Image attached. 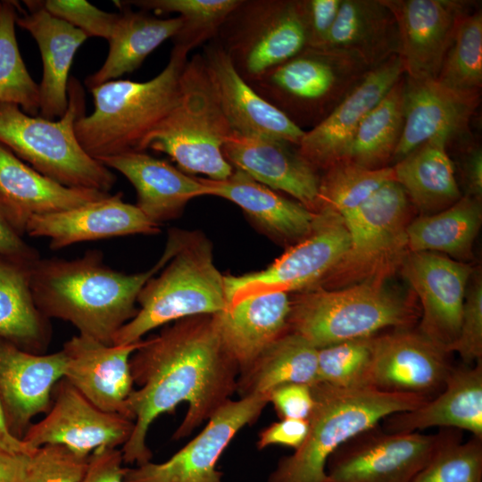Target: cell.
Returning <instances> with one entry per match:
<instances>
[{
  "instance_id": "cell-1",
  "label": "cell",
  "mask_w": 482,
  "mask_h": 482,
  "mask_svg": "<svg viewBox=\"0 0 482 482\" xmlns=\"http://www.w3.org/2000/svg\"><path fill=\"white\" fill-rule=\"evenodd\" d=\"M134 388L127 412L134 421L121 446L124 464L152 459L147 436L153 422L181 403L187 410L172 435L179 440L215 414L237 392L239 369L224 349L212 314L184 318L164 327L132 353Z\"/></svg>"
},
{
  "instance_id": "cell-2",
  "label": "cell",
  "mask_w": 482,
  "mask_h": 482,
  "mask_svg": "<svg viewBox=\"0 0 482 482\" xmlns=\"http://www.w3.org/2000/svg\"><path fill=\"white\" fill-rule=\"evenodd\" d=\"M181 234L179 229L170 230L159 261L133 274L107 266L98 250L73 260L39 257L30 275L36 305L47 319L68 321L79 334L112 345L116 333L136 315L143 287L177 252Z\"/></svg>"
},
{
  "instance_id": "cell-3",
  "label": "cell",
  "mask_w": 482,
  "mask_h": 482,
  "mask_svg": "<svg viewBox=\"0 0 482 482\" xmlns=\"http://www.w3.org/2000/svg\"><path fill=\"white\" fill-rule=\"evenodd\" d=\"M314 404L303 444L282 457L267 482H327L328 458L344 444L386 417L417 408L428 396L389 392L370 386H311Z\"/></svg>"
},
{
  "instance_id": "cell-4",
  "label": "cell",
  "mask_w": 482,
  "mask_h": 482,
  "mask_svg": "<svg viewBox=\"0 0 482 482\" xmlns=\"http://www.w3.org/2000/svg\"><path fill=\"white\" fill-rule=\"evenodd\" d=\"M188 52L173 46L164 69L143 81L114 79L90 88L94 110L75 123V134L93 158L142 152L146 137L178 103Z\"/></svg>"
},
{
  "instance_id": "cell-5",
  "label": "cell",
  "mask_w": 482,
  "mask_h": 482,
  "mask_svg": "<svg viewBox=\"0 0 482 482\" xmlns=\"http://www.w3.org/2000/svg\"><path fill=\"white\" fill-rule=\"evenodd\" d=\"M80 82L71 77L68 107L55 120L30 116L19 106L0 104V144L41 174L62 185L109 193L116 182L112 170L91 157L75 134V123L86 114Z\"/></svg>"
},
{
  "instance_id": "cell-6",
  "label": "cell",
  "mask_w": 482,
  "mask_h": 482,
  "mask_svg": "<svg viewBox=\"0 0 482 482\" xmlns=\"http://www.w3.org/2000/svg\"><path fill=\"white\" fill-rule=\"evenodd\" d=\"M136 315L115 335L112 345L139 342L151 330L170 322L228 307L224 276L213 262L212 245L199 232L182 230L179 246L141 289Z\"/></svg>"
},
{
  "instance_id": "cell-7",
  "label": "cell",
  "mask_w": 482,
  "mask_h": 482,
  "mask_svg": "<svg viewBox=\"0 0 482 482\" xmlns=\"http://www.w3.org/2000/svg\"><path fill=\"white\" fill-rule=\"evenodd\" d=\"M232 133L202 54H197L187 60L181 73L177 104L146 137L141 151L166 154L185 173L223 180L234 170L222 151Z\"/></svg>"
},
{
  "instance_id": "cell-8",
  "label": "cell",
  "mask_w": 482,
  "mask_h": 482,
  "mask_svg": "<svg viewBox=\"0 0 482 482\" xmlns=\"http://www.w3.org/2000/svg\"><path fill=\"white\" fill-rule=\"evenodd\" d=\"M416 317L412 303L384 281H363L301 292L291 300L288 329L320 349L386 328H409Z\"/></svg>"
},
{
  "instance_id": "cell-9",
  "label": "cell",
  "mask_w": 482,
  "mask_h": 482,
  "mask_svg": "<svg viewBox=\"0 0 482 482\" xmlns=\"http://www.w3.org/2000/svg\"><path fill=\"white\" fill-rule=\"evenodd\" d=\"M410 203L403 187L391 180L342 218L349 247L317 287L337 289L363 281L385 282L401 268L410 253L406 232Z\"/></svg>"
},
{
  "instance_id": "cell-10",
  "label": "cell",
  "mask_w": 482,
  "mask_h": 482,
  "mask_svg": "<svg viewBox=\"0 0 482 482\" xmlns=\"http://www.w3.org/2000/svg\"><path fill=\"white\" fill-rule=\"evenodd\" d=\"M369 70L349 53L306 47L249 84L302 129L322 120Z\"/></svg>"
},
{
  "instance_id": "cell-11",
  "label": "cell",
  "mask_w": 482,
  "mask_h": 482,
  "mask_svg": "<svg viewBox=\"0 0 482 482\" xmlns=\"http://www.w3.org/2000/svg\"><path fill=\"white\" fill-rule=\"evenodd\" d=\"M251 83L308 47L302 0H241L215 37Z\"/></svg>"
},
{
  "instance_id": "cell-12",
  "label": "cell",
  "mask_w": 482,
  "mask_h": 482,
  "mask_svg": "<svg viewBox=\"0 0 482 482\" xmlns=\"http://www.w3.org/2000/svg\"><path fill=\"white\" fill-rule=\"evenodd\" d=\"M311 232L266 269L239 276H224L228 307L251 296L313 288L339 262L349 247L342 217L320 208Z\"/></svg>"
},
{
  "instance_id": "cell-13",
  "label": "cell",
  "mask_w": 482,
  "mask_h": 482,
  "mask_svg": "<svg viewBox=\"0 0 482 482\" xmlns=\"http://www.w3.org/2000/svg\"><path fill=\"white\" fill-rule=\"evenodd\" d=\"M456 430L393 433L376 426L332 453L327 482H411Z\"/></svg>"
},
{
  "instance_id": "cell-14",
  "label": "cell",
  "mask_w": 482,
  "mask_h": 482,
  "mask_svg": "<svg viewBox=\"0 0 482 482\" xmlns=\"http://www.w3.org/2000/svg\"><path fill=\"white\" fill-rule=\"evenodd\" d=\"M268 403V395L229 400L168 460L126 467L124 482H224L216 468L218 461L237 434L255 422Z\"/></svg>"
},
{
  "instance_id": "cell-15",
  "label": "cell",
  "mask_w": 482,
  "mask_h": 482,
  "mask_svg": "<svg viewBox=\"0 0 482 482\" xmlns=\"http://www.w3.org/2000/svg\"><path fill=\"white\" fill-rule=\"evenodd\" d=\"M133 427L131 419L98 409L62 378L54 387L46 416L31 423L21 440L31 452L45 445H61L89 457L98 449L122 446Z\"/></svg>"
},
{
  "instance_id": "cell-16",
  "label": "cell",
  "mask_w": 482,
  "mask_h": 482,
  "mask_svg": "<svg viewBox=\"0 0 482 482\" xmlns=\"http://www.w3.org/2000/svg\"><path fill=\"white\" fill-rule=\"evenodd\" d=\"M401 269L421 303L419 331L449 353L459 335L472 268L436 253L410 252Z\"/></svg>"
},
{
  "instance_id": "cell-17",
  "label": "cell",
  "mask_w": 482,
  "mask_h": 482,
  "mask_svg": "<svg viewBox=\"0 0 482 482\" xmlns=\"http://www.w3.org/2000/svg\"><path fill=\"white\" fill-rule=\"evenodd\" d=\"M448 354L419 329L399 328L375 336L367 386L432 398L453 369Z\"/></svg>"
},
{
  "instance_id": "cell-18",
  "label": "cell",
  "mask_w": 482,
  "mask_h": 482,
  "mask_svg": "<svg viewBox=\"0 0 482 482\" xmlns=\"http://www.w3.org/2000/svg\"><path fill=\"white\" fill-rule=\"evenodd\" d=\"M396 21L404 76L436 79L466 2L457 0H381Z\"/></svg>"
},
{
  "instance_id": "cell-19",
  "label": "cell",
  "mask_w": 482,
  "mask_h": 482,
  "mask_svg": "<svg viewBox=\"0 0 482 482\" xmlns=\"http://www.w3.org/2000/svg\"><path fill=\"white\" fill-rule=\"evenodd\" d=\"M403 75L398 54L369 70L322 120L305 130L300 154L316 170L342 160L363 118Z\"/></svg>"
},
{
  "instance_id": "cell-20",
  "label": "cell",
  "mask_w": 482,
  "mask_h": 482,
  "mask_svg": "<svg viewBox=\"0 0 482 482\" xmlns=\"http://www.w3.org/2000/svg\"><path fill=\"white\" fill-rule=\"evenodd\" d=\"M64 370L62 350L37 354L0 337V407L12 436L21 440L32 420L48 411Z\"/></svg>"
},
{
  "instance_id": "cell-21",
  "label": "cell",
  "mask_w": 482,
  "mask_h": 482,
  "mask_svg": "<svg viewBox=\"0 0 482 482\" xmlns=\"http://www.w3.org/2000/svg\"><path fill=\"white\" fill-rule=\"evenodd\" d=\"M220 105L233 130L298 145L305 130L262 98L239 74L217 38L201 54Z\"/></svg>"
},
{
  "instance_id": "cell-22",
  "label": "cell",
  "mask_w": 482,
  "mask_h": 482,
  "mask_svg": "<svg viewBox=\"0 0 482 482\" xmlns=\"http://www.w3.org/2000/svg\"><path fill=\"white\" fill-rule=\"evenodd\" d=\"M142 342L108 345L80 334L73 336L62 349L63 378L98 409L129 418L127 401L134 390L129 360Z\"/></svg>"
},
{
  "instance_id": "cell-23",
  "label": "cell",
  "mask_w": 482,
  "mask_h": 482,
  "mask_svg": "<svg viewBox=\"0 0 482 482\" xmlns=\"http://www.w3.org/2000/svg\"><path fill=\"white\" fill-rule=\"evenodd\" d=\"M222 151L233 169L275 191L288 194L309 210L317 212L320 177L300 154L297 145L233 132Z\"/></svg>"
},
{
  "instance_id": "cell-24",
  "label": "cell",
  "mask_w": 482,
  "mask_h": 482,
  "mask_svg": "<svg viewBox=\"0 0 482 482\" xmlns=\"http://www.w3.org/2000/svg\"><path fill=\"white\" fill-rule=\"evenodd\" d=\"M479 96L455 90L436 79L404 76L403 129L392 160L400 161L431 139L449 142L462 135L479 104Z\"/></svg>"
},
{
  "instance_id": "cell-25",
  "label": "cell",
  "mask_w": 482,
  "mask_h": 482,
  "mask_svg": "<svg viewBox=\"0 0 482 482\" xmlns=\"http://www.w3.org/2000/svg\"><path fill=\"white\" fill-rule=\"evenodd\" d=\"M110 193L66 187L41 174L0 144V213L20 237L36 216L68 211Z\"/></svg>"
},
{
  "instance_id": "cell-26",
  "label": "cell",
  "mask_w": 482,
  "mask_h": 482,
  "mask_svg": "<svg viewBox=\"0 0 482 482\" xmlns=\"http://www.w3.org/2000/svg\"><path fill=\"white\" fill-rule=\"evenodd\" d=\"M160 231L136 204L122 200V194L109 195L84 205L32 218L26 234L46 237L52 250L85 241Z\"/></svg>"
},
{
  "instance_id": "cell-27",
  "label": "cell",
  "mask_w": 482,
  "mask_h": 482,
  "mask_svg": "<svg viewBox=\"0 0 482 482\" xmlns=\"http://www.w3.org/2000/svg\"><path fill=\"white\" fill-rule=\"evenodd\" d=\"M16 25L27 30L37 44L43 62L39 86V116L55 120L68 107L69 73L74 56L88 37L80 29L46 12L37 0H25Z\"/></svg>"
},
{
  "instance_id": "cell-28",
  "label": "cell",
  "mask_w": 482,
  "mask_h": 482,
  "mask_svg": "<svg viewBox=\"0 0 482 482\" xmlns=\"http://www.w3.org/2000/svg\"><path fill=\"white\" fill-rule=\"evenodd\" d=\"M97 161L131 183L137 191L136 205L158 226L179 216L191 199L207 195L208 187L203 178L188 176L145 152H129Z\"/></svg>"
},
{
  "instance_id": "cell-29",
  "label": "cell",
  "mask_w": 482,
  "mask_h": 482,
  "mask_svg": "<svg viewBox=\"0 0 482 482\" xmlns=\"http://www.w3.org/2000/svg\"><path fill=\"white\" fill-rule=\"evenodd\" d=\"M386 432L432 427L466 430L482 439V362L452 369L443 389L415 409L384 419Z\"/></svg>"
},
{
  "instance_id": "cell-30",
  "label": "cell",
  "mask_w": 482,
  "mask_h": 482,
  "mask_svg": "<svg viewBox=\"0 0 482 482\" xmlns=\"http://www.w3.org/2000/svg\"><path fill=\"white\" fill-rule=\"evenodd\" d=\"M290 306L287 293L273 292L248 297L212 314L221 344L239 374L289 331Z\"/></svg>"
},
{
  "instance_id": "cell-31",
  "label": "cell",
  "mask_w": 482,
  "mask_h": 482,
  "mask_svg": "<svg viewBox=\"0 0 482 482\" xmlns=\"http://www.w3.org/2000/svg\"><path fill=\"white\" fill-rule=\"evenodd\" d=\"M204 181L208 187L207 195L236 204L272 238L295 244L312 229L315 212L282 196L239 170L234 169L223 180L204 179Z\"/></svg>"
},
{
  "instance_id": "cell-32",
  "label": "cell",
  "mask_w": 482,
  "mask_h": 482,
  "mask_svg": "<svg viewBox=\"0 0 482 482\" xmlns=\"http://www.w3.org/2000/svg\"><path fill=\"white\" fill-rule=\"evenodd\" d=\"M321 48L353 54L370 70L398 54L396 21L381 0H342Z\"/></svg>"
},
{
  "instance_id": "cell-33",
  "label": "cell",
  "mask_w": 482,
  "mask_h": 482,
  "mask_svg": "<svg viewBox=\"0 0 482 482\" xmlns=\"http://www.w3.org/2000/svg\"><path fill=\"white\" fill-rule=\"evenodd\" d=\"M36 260L0 253V337L27 352L43 354L52 328L36 305L30 287Z\"/></svg>"
},
{
  "instance_id": "cell-34",
  "label": "cell",
  "mask_w": 482,
  "mask_h": 482,
  "mask_svg": "<svg viewBox=\"0 0 482 482\" xmlns=\"http://www.w3.org/2000/svg\"><path fill=\"white\" fill-rule=\"evenodd\" d=\"M122 7L108 39L109 51L103 65L85 79L88 89L117 79L138 69L145 59L179 31L180 18L162 19L148 12Z\"/></svg>"
},
{
  "instance_id": "cell-35",
  "label": "cell",
  "mask_w": 482,
  "mask_h": 482,
  "mask_svg": "<svg viewBox=\"0 0 482 482\" xmlns=\"http://www.w3.org/2000/svg\"><path fill=\"white\" fill-rule=\"evenodd\" d=\"M447 145L445 138L431 139L393 166L395 180L423 215L438 212L461 197Z\"/></svg>"
},
{
  "instance_id": "cell-36",
  "label": "cell",
  "mask_w": 482,
  "mask_h": 482,
  "mask_svg": "<svg viewBox=\"0 0 482 482\" xmlns=\"http://www.w3.org/2000/svg\"><path fill=\"white\" fill-rule=\"evenodd\" d=\"M319 382L318 349L288 331L272 343L237 378L239 398L270 395L286 384L312 386Z\"/></svg>"
},
{
  "instance_id": "cell-37",
  "label": "cell",
  "mask_w": 482,
  "mask_h": 482,
  "mask_svg": "<svg viewBox=\"0 0 482 482\" xmlns=\"http://www.w3.org/2000/svg\"><path fill=\"white\" fill-rule=\"evenodd\" d=\"M481 221L480 200L469 195L461 196L453 205L409 223V251L441 252L459 259L470 258Z\"/></svg>"
},
{
  "instance_id": "cell-38",
  "label": "cell",
  "mask_w": 482,
  "mask_h": 482,
  "mask_svg": "<svg viewBox=\"0 0 482 482\" xmlns=\"http://www.w3.org/2000/svg\"><path fill=\"white\" fill-rule=\"evenodd\" d=\"M403 89L404 75L363 118L340 161L379 169L393 159L403 129Z\"/></svg>"
},
{
  "instance_id": "cell-39",
  "label": "cell",
  "mask_w": 482,
  "mask_h": 482,
  "mask_svg": "<svg viewBox=\"0 0 482 482\" xmlns=\"http://www.w3.org/2000/svg\"><path fill=\"white\" fill-rule=\"evenodd\" d=\"M20 6L16 1H0V104H14L37 116L39 86L27 70L15 34Z\"/></svg>"
},
{
  "instance_id": "cell-40",
  "label": "cell",
  "mask_w": 482,
  "mask_h": 482,
  "mask_svg": "<svg viewBox=\"0 0 482 482\" xmlns=\"http://www.w3.org/2000/svg\"><path fill=\"white\" fill-rule=\"evenodd\" d=\"M140 10L156 13H178L182 26L172 38L175 46L188 53L214 39L241 0H135L123 1Z\"/></svg>"
},
{
  "instance_id": "cell-41",
  "label": "cell",
  "mask_w": 482,
  "mask_h": 482,
  "mask_svg": "<svg viewBox=\"0 0 482 482\" xmlns=\"http://www.w3.org/2000/svg\"><path fill=\"white\" fill-rule=\"evenodd\" d=\"M391 180H395L393 167L369 169L337 162L320 179L318 210L328 208L345 218Z\"/></svg>"
},
{
  "instance_id": "cell-42",
  "label": "cell",
  "mask_w": 482,
  "mask_h": 482,
  "mask_svg": "<svg viewBox=\"0 0 482 482\" xmlns=\"http://www.w3.org/2000/svg\"><path fill=\"white\" fill-rule=\"evenodd\" d=\"M436 79L455 90L479 94L482 86V12L460 20Z\"/></svg>"
},
{
  "instance_id": "cell-43",
  "label": "cell",
  "mask_w": 482,
  "mask_h": 482,
  "mask_svg": "<svg viewBox=\"0 0 482 482\" xmlns=\"http://www.w3.org/2000/svg\"><path fill=\"white\" fill-rule=\"evenodd\" d=\"M411 482H482V439L461 442L455 431Z\"/></svg>"
},
{
  "instance_id": "cell-44",
  "label": "cell",
  "mask_w": 482,
  "mask_h": 482,
  "mask_svg": "<svg viewBox=\"0 0 482 482\" xmlns=\"http://www.w3.org/2000/svg\"><path fill=\"white\" fill-rule=\"evenodd\" d=\"M375 336L318 349L319 382L340 387L367 386Z\"/></svg>"
},
{
  "instance_id": "cell-45",
  "label": "cell",
  "mask_w": 482,
  "mask_h": 482,
  "mask_svg": "<svg viewBox=\"0 0 482 482\" xmlns=\"http://www.w3.org/2000/svg\"><path fill=\"white\" fill-rule=\"evenodd\" d=\"M88 459L61 445H42L29 455L24 482H79Z\"/></svg>"
},
{
  "instance_id": "cell-46",
  "label": "cell",
  "mask_w": 482,
  "mask_h": 482,
  "mask_svg": "<svg viewBox=\"0 0 482 482\" xmlns=\"http://www.w3.org/2000/svg\"><path fill=\"white\" fill-rule=\"evenodd\" d=\"M448 353H457L467 365L482 362V280L478 274L468 282L459 335Z\"/></svg>"
},
{
  "instance_id": "cell-47",
  "label": "cell",
  "mask_w": 482,
  "mask_h": 482,
  "mask_svg": "<svg viewBox=\"0 0 482 482\" xmlns=\"http://www.w3.org/2000/svg\"><path fill=\"white\" fill-rule=\"evenodd\" d=\"M39 4L52 15L83 31L88 37L108 41L119 13L103 11L85 0H44Z\"/></svg>"
},
{
  "instance_id": "cell-48",
  "label": "cell",
  "mask_w": 482,
  "mask_h": 482,
  "mask_svg": "<svg viewBox=\"0 0 482 482\" xmlns=\"http://www.w3.org/2000/svg\"><path fill=\"white\" fill-rule=\"evenodd\" d=\"M279 419L307 420L314 399L312 388L304 384H286L273 389L269 395Z\"/></svg>"
},
{
  "instance_id": "cell-49",
  "label": "cell",
  "mask_w": 482,
  "mask_h": 482,
  "mask_svg": "<svg viewBox=\"0 0 482 482\" xmlns=\"http://www.w3.org/2000/svg\"><path fill=\"white\" fill-rule=\"evenodd\" d=\"M308 30V47L321 48L337 19L342 0H302Z\"/></svg>"
},
{
  "instance_id": "cell-50",
  "label": "cell",
  "mask_w": 482,
  "mask_h": 482,
  "mask_svg": "<svg viewBox=\"0 0 482 482\" xmlns=\"http://www.w3.org/2000/svg\"><path fill=\"white\" fill-rule=\"evenodd\" d=\"M309 430L307 420L280 419L262 429L256 446L262 450L270 445H283L297 450L304 442Z\"/></svg>"
},
{
  "instance_id": "cell-51",
  "label": "cell",
  "mask_w": 482,
  "mask_h": 482,
  "mask_svg": "<svg viewBox=\"0 0 482 482\" xmlns=\"http://www.w3.org/2000/svg\"><path fill=\"white\" fill-rule=\"evenodd\" d=\"M126 467L119 448H102L90 454L79 482H124Z\"/></svg>"
},
{
  "instance_id": "cell-52",
  "label": "cell",
  "mask_w": 482,
  "mask_h": 482,
  "mask_svg": "<svg viewBox=\"0 0 482 482\" xmlns=\"http://www.w3.org/2000/svg\"><path fill=\"white\" fill-rule=\"evenodd\" d=\"M30 453L12 452L0 446V482H24Z\"/></svg>"
},
{
  "instance_id": "cell-53",
  "label": "cell",
  "mask_w": 482,
  "mask_h": 482,
  "mask_svg": "<svg viewBox=\"0 0 482 482\" xmlns=\"http://www.w3.org/2000/svg\"><path fill=\"white\" fill-rule=\"evenodd\" d=\"M0 253L29 260L39 258V254L23 238L18 236L6 223L0 213Z\"/></svg>"
},
{
  "instance_id": "cell-54",
  "label": "cell",
  "mask_w": 482,
  "mask_h": 482,
  "mask_svg": "<svg viewBox=\"0 0 482 482\" xmlns=\"http://www.w3.org/2000/svg\"><path fill=\"white\" fill-rule=\"evenodd\" d=\"M464 177L469 195L481 200L482 152L480 147L471 149L465 158Z\"/></svg>"
},
{
  "instance_id": "cell-55",
  "label": "cell",
  "mask_w": 482,
  "mask_h": 482,
  "mask_svg": "<svg viewBox=\"0 0 482 482\" xmlns=\"http://www.w3.org/2000/svg\"><path fill=\"white\" fill-rule=\"evenodd\" d=\"M0 446L12 452L30 453L24 442L9 432L0 407Z\"/></svg>"
}]
</instances>
